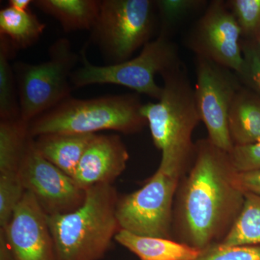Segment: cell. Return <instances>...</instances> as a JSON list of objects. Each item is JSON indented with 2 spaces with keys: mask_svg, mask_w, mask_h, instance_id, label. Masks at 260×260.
I'll use <instances>...</instances> for the list:
<instances>
[{
  "mask_svg": "<svg viewBox=\"0 0 260 260\" xmlns=\"http://www.w3.org/2000/svg\"><path fill=\"white\" fill-rule=\"evenodd\" d=\"M238 174L228 152L208 138L197 142L174 200L172 239L200 251L223 242L244 205Z\"/></svg>",
  "mask_w": 260,
  "mask_h": 260,
  "instance_id": "cell-1",
  "label": "cell"
},
{
  "mask_svg": "<svg viewBox=\"0 0 260 260\" xmlns=\"http://www.w3.org/2000/svg\"><path fill=\"white\" fill-rule=\"evenodd\" d=\"M119 196L112 184L86 189L85 201L70 213L48 215L57 260H99L121 230Z\"/></svg>",
  "mask_w": 260,
  "mask_h": 260,
  "instance_id": "cell-2",
  "label": "cell"
},
{
  "mask_svg": "<svg viewBox=\"0 0 260 260\" xmlns=\"http://www.w3.org/2000/svg\"><path fill=\"white\" fill-rule=\"evenodd\" d=\"M138 94L77 99L70 96L28 124L32 138L50 133L95 134L115 130L124 134L141 131L148 124Z\"/></svg>",
  "mask_w": 260,
  "mask_h": 260,
  "instance_id": "cell-3",
  "label": "cell"
},
{
  "mask_svg": "<svg viewBox=\"0 0 260 260\" xmlns=\"http://www.w3.org/2000/svg\"><path fill=\"white\" fill-rule=\"evenodd\" d=\"M161 76V97L158 102L143 104L142 113L162 157L193 160L195 144L191 138L201 121L194 88L181 62Z\"/></svg>",
  "mask_w": 260,
  "mask_h": 260,
  "instance_id": "cell-4",
  "label": "cell"
},
{
  "mask_svg": "<svg viewBox=\"0 0 260 260\" xmlns=\"http://www.w3.org/2000/svg\"><path fill=\"white\" fill-rule=\"evenodd\" d=\"M192 162L161 158L158 170L141 189L119 198L116 216L120 229L137 235L173 239L174 200Z\"/></svg>",
  "mask_w": 260,
  "mask_h": 260,
  "instance_id": "cell-5",
  "label": "cell"
},
{
  "mask_svg": "<svg viewBox=\"0 0 260 260\" xmlns=\"http://www.w3.org/2000/svg\"><path fill=\"white\" fill-rule=\"evenodd\" d=\"M81 66L72 73V85L82 88L94 84H113L133 89L137 93L145 94L158 101L162 87L155 82V75L174 68L181 62L177 46L169 36L159 34L143 47L134 59L116 64L98 66L88 61L85 49L80 52Z\"/></svg>",
  "mask_w": 260,
  "mask_h": 260,
  "instance_id": "cell-6",
  "label": "cell"
},
{
  "mask_svg": "<svg viewBox=\"0 0 260 260\" xmlns=\"http://www.w3.org/2000/svg\"><path fill=\"white\" fill-rule=\"evenodd\" d=\"M49 55L41 64L17 61L13 65L20 118L27 124L71 96L70 78L80 56L64 38L51 44Z\"/></svg>",
  "mask_w": 260,
  "mask_h": 260,
  "instance_id": "cell-7",
  "label": "cell"
},
{
  "mask_svg": "<svg viewBox=\"0 0 260 260\" xmlns=\"http://www.w3.org/2000/svg\"><path fill=\"white\" fill-rule=\"evenodd\" d=\"M154 7L150 0H102L90 39L110 64L129 60L150 42Z\"/></svg>",
  "mask_w": 260,
  "mask_h": 260,
  "instance_id": "cell-8",
  "label": "cell"
},
{
  "mask_svg": "<svg viewBox=\"0 0 260 260\" xmlns=\"http://www.w3.org/2000/svg\"><path fill=\"white\" fill-rule=\"evenodd\" d=\"M194 97L208 139L225 151L234 145L229 130V114L236 94L242 88L237 74L214 61L196 56Z\"/></svg>",
  "mask_w": 260,
  "mask_h": 260,
  "instance_id": "cell-9",
  "label": "cell"
},
{
  "mask_svg": "<svg viewBox=\"0 0 260 260\" xmlns=\"http://www.w3.org/2000/svg\"><path fill=\"white\" fill-rule=\"evenodd\" d=\"M30 137L19 168L25 191L31 193L47 215L70 213L81 206L86 190L74 179L51 162L35 148Z\"/></svg>",
  "mask_w": 260,
  "mask_h": 260,
  "instance_id": "cell-10",
  "label": "cell"
},
{
  "mask_svg": "<svg viewBox=\"0 0 260 260\" xmlns=\"http://www.w3.org/2000/svg\"><path fill=\"white\" fill-rule=\"evenodd\" d=\"M241 29L226 3L213 1L197 22L189 38V47L201 56L235 72L244 66Z\"/></svg>",
  "mask_w": 260,
  "mask_h": 260,
  "instance_id": "cell-11",
  "label": "cell"
},
{
  "mask_svg": "<svg viewBox=\"0 0 260 260\" xmlns=\"http://www.w3.org/2000/svg\"><path fill=\"white\" fill-rule=\"evenodd\" d=\"M4 232L13 260H57L49 223L35 197L25 191Z\"/></svg>",
  "mask_w": 260,
  "mask_h": 260,
  "instance_id": "cell-12",
  "label": "cell"
},
{
  "mask_svg": "<svg viewBox=\"0 0 260 260\" xmlns=\"http://www.w3.org/2000/svg\"><path fill=\"white\" fill-rule=\"evenodd\" d=\"M128 160L129 153L120 137L95 135L73 179L84 190L99 184H112L125 170Z\"/></svg>",
  "mask_w": 260,
  "mask_h": 260,
  "instance_id": "cell-13",
  "label": "cell"
},
{
  "mask_svg": "<svg viewBox=\"0 0 260 260\" xmlns=\"http://www.w3.org/2000/svg\"><path fill=\"white\" fill-rule=\"evenodd\" d=\"M95 135L50 133L37 136L34 143L41 155L73 178L83 153Z\"/></svg>",
  "mask_w": 260,
  "mask_h": 260,
  "instance_id": "cell-14",
  "label": "cell"
},
{
  "mask_svg": "<svg viewBox=\"0 0 260 260\" xmlns=\"http://www.w3.org/2000/svg\"><path fill=\"white\" fill-rule=\"evenodd\" d=\"M229 130L234 146L260 141V97L242 88L236 94L229 114Z\"/></svg>",
  "mask_w": 260,
  "mask_h": 260,
  "instance_id": "cell-15",
  "label": "cell"
},
{
  "mask_svg": "<svg viewBox=\"0 0 260 260\" xmlns=\"http://www.w3.org/2000/svg\"><path fill=\"white\" fill-rule=\"evenodd\" d=\"M114 239L141 260H194L201 253L174 239L137 235L122 229Z\"/></svg>",
  "mask_w": 260,
  "mask_h": 260,
  "instance_id": "cell-16",
  "label": "cell"
},
{
  "mask_svg": "<svg viewBox=\"0 0 260 260\" xmlns=\"http://www.w3.org/2000/svg\"><path fill=\"white\" fill-rule=\"evenodd\" d=\"M99 0H35L32 4L56 19L66 32L91 30L96 21Z\"/></svg>",
  "mask_w": 260,
  "mask_h": 260,
  "instance_id": "cell-17",
  "label": "cell"
},
{
  "mask_svg": "<svg viewBox=\"0 0 260 260\" xmlns=\"http://www.w3.org/2000/svg\"><path fill=\"white\" fill-rule=\"evenodd\" d=\"M46 26L30 10L20 12L8 7L0 11V36L6 37L16 51L36 44Z\"/></svg>",
  "mask_w": 260,
  "mask_h": 260,
  "instance_id": "cell-18",
  "label": "cell"
},
{
  "mask_svg": "<svg viewBox=\"0 0 260 260\" xmlns=\"http://www.w3.org/2000/svg\"><path fill=\"white\" fill-rule=\"evenodd\" d=\"M0 175L18 174L30 139L28 124L20 119L0 120Z\"/></svg>",
  "mask_w": 260,
  "mask_h": 260,
  "instance_id": "cell-19",
  "label": "cell"
},
{
  "mask_svg": "<svg viewBox=\"0 0 260 260\" xmlns=\"http://www.w3.org/2000/svg\"><path fill=\"white\" fill-rule=\"evenodd\" d=\"M15 52L9 40L0 36V120L20 119L18 88L10 64Z\"/></svg>",
  "mask_w": 260,
  "mask_h": 260,
  "instance_id": "cell-20",
  "label": "cell"
},
{
  "mask_svg": "<svg viewBox=\"0 0 260 260\" xmlns=\"http://www.w3.org/2000/svg\"><path fill=\"white\" fill-rule=\"evenodd\" d=\"M220 244L260 246V195L245 191L242 211Z\"/></svg>",
  "mask_w": 260,
  "mask_h": 260,
  "instance_id": "cell-21",
  "label": "cell"
},
{
  "mask_svg": "<svg viewBox=\"0 0 260 260\" xmlns=\"http://www.w3.org/2000/svg\"><path fill=\"white\" fill-rule=\"evenodd\" d=\"M25 189L18 174L0 175V227L8 226Z\"/></svg>",
  "mask_w": 260,
  "mask_h": 260,
  "instance_id": "cell-22",
  "label": "cell"
},
{
  "mask_svg": "<svg viewBox=\"0 0 260 260\" xmlns=\"http://www.w3.org/2000/svg\"><path fill=\"white\" fill-rule=\"evenodd\" d=\"M226 4L237 19L242 35L256 40L260 34V0H232Z\"/></svg>",
  "mask_w": 260,
  "mask_h": 260,
  "instance_id": "cell-23",
  "label": "cell"
},
{
  "mask_svg": "<svg viewBox=\"0 0 260 260\" xmlns=\"http://www.w3.org/2000/svg\"><path fill=\"white\" fill-rule=\"evenodd\" d=\"M206 2L201 0H159L155 1L162 22L161 34L169 36V30L180 20L203 8Z\"/></svg>",
  "mask_w": 260,
  "mask_h": 260,
  "instance_id": "cell-24",
  "label": "cell"
},
{
  "mask_svg": "<svg viewBox=\"0 0 260 260\" xmlns=\"http://www.w3.org/2000/svg\"><path fill=\"white\" fill-rule=\"evenodd\" d=\"M244 66L239 75L260 97V44L256 40L247 39L241 43Z\"/></svg>",
  "mask_w": 260,
  "mask_h": 260,
  "instance_id": "cell-25",
  "label": "cell"
},
{
  "mask_svg": "<svg viewBox=\"0 0 260 260\" xmlns=\"http://www.w3.org/2000/svg\"><path fill=\"white\" fill-rule=\"evenodd\" d=\"M194 260H260V246L216 244L202 251Z\"/></svg>",
  "mask_w": 260,
  "mask_h": 260,
  "instance_id": "cell-26",
  "label": "cell"
},
{
  "mask_svg": "<svg viewBox=\"0 0 260 260\" xmlns=\"http://www.w3.org/2000/svg\"><path fill=\"white\" fill-rule=\"evenodd\" d=\"M229 154L238 172H260V141L254 144L236 145Z\"/></svg>",
  "mask_w": 260,
  "mask_h": 260,
  "instance_id": "cell-27",
  "label": "cell"
},
{
  "mask_svg": "<svg viewBox=\"0 0 260 260\" xmlns=\"http://www.w3.org/2000/svg\"><path fill=\"white\" fill-rule=\"evenodd\" d=\"M238 181L244 191L260 195V172L239 173Z\"/></svg>",
  "mask_w": 260,
  "mask_h": 260,
  "instance_id": "cell-28",
  "label": "cell"
},
{
  "mask_svg": "<svg viewBox=\"0 0 260 260\" xmlns=\"http://www.w3.org/2000/svg\"><path fill=\"white\" fill-rule=\"evenodd\" d=\"M0 260H13L4 232L0 230Z\"/></svg>",
  "mask_w": 260,
  "mask_h": 260,
  "instance_id": "cell-29",
  "label": "cell"
},
{
  "mask_svg": "<svg viewBox=\"0 0 260 260\" xmlns=\"http://www.w3.org/2000/svg\"><path fill=\"white\" fill-rule=\"evenodd\" d=\"M32 4L31 0H9L8 7L20 12L28 11L29 6Z\"/></svg>",
  "mask_w": 260,
  "mask_h": 260,
  "instance_id": "cell-30",
  "label": "cell"
},
{
  "mask_svg": "<svg viewBox=\"0 0 260 260\" xmlns=\"http://www.w3.org/2000/svg\"><path fill=\"white\" fill-rule=\"evenodd\" d=\"M256 41H257L258 43H259V44H260V34L259 37H258V39H256Z\"/></svg>",
  "mask_w": 260,
  "mask_h": 260,
  "instance_id": "cell-31",
  "label": "cell"
}]
</instances>
